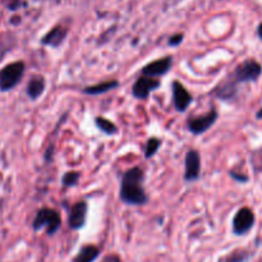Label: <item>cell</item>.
Returning a JSON list of instances; mask_svg holds the SVG:
<instances>
[{"mask_svg": "<svg viewBox=\"0 0 262 262\" xmlns=\"http://www.w3.org/2000/svg\"><path fill=\"white\" fill-rule=\"evenodd\" d=\"M145 171L138 166L124 171L120 181L119 199L129 206H143L148 202L145 189Z\"/></svg>", "mask_w": 262, "mask_h": 262, "instance_id": "cell-1", "label": "cell"}, {"mask_svg": "<svg viewBox=\"0 0 262 262\" xmlns=\"http://www.w3.org/2000/svg\"><path fill=\"white\" fill-rule=\"evenodd\" d=\"M32 227L35 230L45 229L48 235L56 234L61 228L60 214L56 210L49 209V207L38 210Z\"/></svg>", "mask_w": 262, "mask_h": 262, "instance_id": "cell-2", "label": "cell"}, {"mask_svg": "<svg viewBox=\"0 0 262 262\" xmlns=\"http://www.w3.org/2000/svg\"><path fill=\"white\" fill-rule=\"evenodd\" d=\"M262 73V67L255 59H247L235 67L232 74V81L235 84L257 81Z\"/></svg>", "mask_w": 262, "mask_h": 262, "instance_id": "cell-3", "label": "cell"}, {"mask_svg": "<svg viewBox=\"0 0 262 262\" xmlns=\"http://www.w3.org/2000/svg\"><path fill=\"white\" fill-rule=\"evenodd\" d=\"M23 73H25L23 61H14L12 64H8L0 71V89L3 91H9L14 89L22 79Z\"/></svg>", "mask_w": 262, "mask_h": 262, "instance_id": "cell-4", "label": "cell"}, {"mask_svg": "<svg viewBox=\"0 0 262 262\" xmlns=\"http://www.w3.org/2000/svg\"><path fill=\"white\" fill-rule=\"evenodd\" d=\"M219 114L215 107H212L207 114L199 115V117H191L187 122V128L189 132L194 136H201L210 129L216 123Z\"/></svg>", "mask_w": 262, "mask_h": 262, "instance_id": "cell-5", "label": "cell"}, {"mask_svg": "<svg viewBox=\"0 0 262 262\" xmlns=\"http://www.w3.org/2000/svg\"><path fill=\"white\" fill-rule=\"evenodd\" d=\"M255 225V214L250 207H242L235 212L232 222V229L235 235H245Z\"/></svg>", "mask_w": 262, "mask_h": 262, "instance_id": "cell-6", "label": "cell"}, {"mask_svg": "<svg viewBox=\"0 0 262 262\" xmlns=\"http://www.w3.org/2000/svg\"><path fill=\"white\" fill-rule=\"evenodd\" d=\"M161 82L156 78H150V77L141 76L136 79L135 84L132 87V95L137 100L148 99L154 91L160 89Z\"/></svg>", "mask_w": 262, "mask_h": 262, "instance_id": "cell-7", "label": "cell"}, {"mask_svg": "<svg viewBox=\"0 0 262 262\" xmlns=\"http://www.w3.org/2000/svg\"><path fill=\"white\" fill-rule=\"evenodd\" d=\"M201 176V155L197 150L187 151L184 159V181L194 182Z\"/></svg>", "mask_w": 262, "mask_h": 262, "instance_id": "cell-8", "label": "cell"}, {"mask_svg": "<svg viewBox=\"0 0 262 262\" xmlns=\"http://www.w3.org/2000/svg\"><path fill=\"white\" fill-rule=\"evenodd\" d=\"M173 66V58L171 56H164V58L156 59V60L151 61V63L146 64L142 69H141V74L145 77H150V78H156L163 77L169 73Z\"/></svg>", "mask_w": 262, "mask_h": 262, "instance_id": "cell-9", "label": "cell"}, {"mask_svg": "<svg viewBox=\"0 0 262 262\" xmlns=\"http://www.w3.org/2000/svg\"><path fill=\"white\" fill-rule=\"evenodd\" d=\"M171 91H173V104L177 112H187V109L193 102V96H192L191 92L179 81H173V83H171Z\"/></svg>", "mask_w": 262, "mask_h": 262, "instance_id": "cell-10", "label": "cell"}, {"mask_svg": "<svg viewBox=\"0 0 262 262\" xmlns=\"http://www.w3.org/2000/svg\"><path fill=\"white\" fill-rule=\"evenodd\" d=\"M89 205L86 201H78L71 207L68 214V227L72 230H81L86 225Z\"/></svg>", "mask_w": 262, "mask_h": 262, "instance_id": "cell-11", "label": "cell"}, {"mask_svg": "<svg viewBox=\"0 0 262 262\" xmlns=\"http://www.w3.org/2000/svg\"><path fill=\"white\" fill-rule=\"evenodd\" d=\"M67 35H68V31L66 28L61 27V26H56L41 38V43L51 46V48H59L67 38Z\"/></svg>", "mask_w": 262, "mask_h": 262, "instance_id": "cell-12", "label": "cell"}, {"mask_svg": "<svg viewBox=\"0 0 262 262\" xmlns=\"http://www.w3.org/2000/svg\"><path fill=\"white\" fill-rule=\"evenodd\" d=\"M119 87V82L117 79H109V81L100 82V83L94 84V86H87L82 90V94L91 95V96H97V95H104L106 92L113 91V90Z\"/></svg>", "mask_w": 262, "mask_h": 262, "instance_id": "cell-13", "label": "cell"}, {"mask_svg": "<svg viewBox=\"0 0 262 262\" xmlns=\"http://www.w3.org/2000/svg\"><path fill=\"white\" fill-rule=\"evenodd\" d=\"M45 78L42 76H35L27 84V95L31 100H37L45 91Z\"/></svg>", "mask_w": 262, "mask_h": 262, "instance_id": "cell-14", "label": "cell"}, {"mask_svg": "<svg viewBox=\"0 0 262 262\" xmlns=\"http://www.w3.org/2000/svg\"><path fill=\"white\" fill-rule=\"evenodd\" d=\"M100 256L99 247L94 245H86L81 247L76 257L73 258V262H94L97 260Z\"/></svg>", "mask_w": 262, "mask_h": 262, "instance_id": "cell-15", "label": "cell"}, {"mask_svg": "<svg viewBox=\"0 0 262 262\" xmlns=\"http://www.w3.org/2000/svg\"><path fill=\"white\" fill-rule=\"evenodd\" d=\"M215 95L220 100H233L237 95V84L232 79H228L227 82L217 87Z\"/></svg>", "mask_w": 262, "mask_h": 262, "instance_id": "cell-16", "label": "cell"}, {"mask_svg": "<svg viewBox=\"0 0 262 262\" xmlns=\"http://www.w3.org/2000/svg\"><path fill=\"white\" fill-rule=\"evenodd\" d=\"M95 125H96L97 129H99L100 132L104 133V135L106 136L118 135V127L112 122V120L107 119V118L96 117L95 118Z\"/></svg>", "mask_w": 262, "mask_h": 262, "instance_id": "cell-17", "label": "cell"}, {"mask_svg": "<svg viewBox=\"0 0 262 262\" xmlns=\"http://www.w3.org/2000/svg\"><path fill=\"white\" fill-rule=\"evenodd\" d=\"M163 142H161L160 138L158 137H151L148 138L147 142H146L145 146V158L151 159L156 155V152L159 151V148L161 147Z\"/></svg>", "mask_w": 262, "mask_h": 262, "instance_id": "cell-18", "label": "cell"}, {"mask_svg": "<svg viewBox=\"0 0 262 262\" xmlns=\"http://www.w3.org/2000/svg\"><path fill=\"white\" fill-rule=\"evenodd\" d=\"M79 178H81V173L76 170L66 171L61 177V184L66 188H72V187H76L78 184Z\"/></svg>", "mask_w": 262, "mask_h": 262, "instance_id": "cell-19", "label": "cell"}, {"mask_svg": "<svg viewBox=\"0 0 262 262\" xmlns=\"http://www.w3.org/2000/svg\"><path fill=\"white\" fill-rule=\"evenodd\" d=\"M247 252L243 250H237L234 252L230 253L227 258H225L224 262H245L247 260Z\"/></svg>", "mask_w": 262, "mask_h": 262, "instance_id": "cell-20", "label": "cell"}, {"mask_svg": "<svg viewBox=\"0 0 262 262\" xmlns=\"http://www.w3.org/2000/svg\"><path fill=\"white\" fill-rule=\"evenodd\" d=\"M183 38H184L183 33H177V35L171 36L168 41L169 46H174V48H176V46H179L182 42H183Z\"/></svg>", "mask_w": 262, "mask_h": 262, "instance_id": "cell-21", "label": "cell"}, {"mask_svg": "<svg viewBox=\"0 0 262 262\" xmlns=\"http://www.w3.org/2000/svg\"><path fill=\"white\" fill-rule=\"evenodd\" d=\"M229 174L234 181L239 182V183H245V182L248 181V177H246L245 174H238L237 171H233V170H230Z\"/></svg>", "mask_w": 262, "mask_h": 262, "instance_id": "cell-22", "label": "cell"}, {"mask_svg": "<svg viewBox=\"0 0 262 262\" xmlns=\"http://www.w3.org/2000/svg\"><path fill=\"white\" fill-rule=\"evenodd\" d=\"M101 262H122V261H120L119 256H117V255H107V256H105L104 258H102Z\"/></svg>", "mask_w": 262, "mask_h": 262, "instance_id": "cell-23", "label": "cell"}, {"mask_svg": "<svg viewBox=\"0 0 262 262\" xmlns=\"http://www.w3.org/2000/svg\"><path fill=\"white\" fill-rule=\"evenodd\" d=\"M257 35H258V37H260L262 40V23L260 26H258V28H257Z\"/></svg>", "mask_w": 262, "mask_h": 262, "instance_id": "cell-24", "label": "cell"}, {"mask_svg": "<svg viewBox=\"0 0 262 262\" xmlns=\"http://www.w3.org/2000/svg\"><path fill=\"white\" fill-rule=\"evenodd\" d=\"M256 118H257V119H262V107L257 112V114H256Z\"/></svg>", "mask_w": 262, "mask_h": 262, "instance_id": "cell-25", "label": "cell"}]
</instances>
